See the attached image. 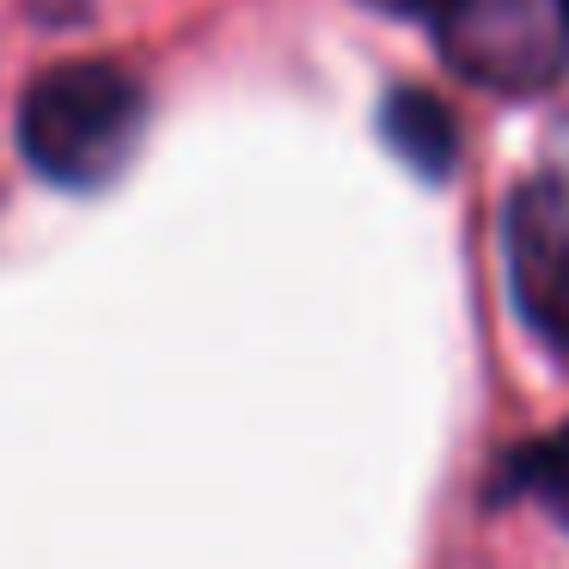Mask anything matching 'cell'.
<instances>
[{"label":"cell","instance_id":"5","mask_svg":"<svg viewBox=\"0 0 569 569\" xmlns=\"http://www.w3.org/2000/svg\"><path fill=\"white\" fill-rule=\"evenodd\" d=\"M508 490L532 496L557 527L569 532V429L545 435V441H527L515 459H508Z\"/></svg>","mask_w":569,"mask_h":569},{"label":"cell","instance_id":"4","mask_svg":"<svg viewBox=\"0 0 569 569\" xmlns=\"http://www.w3.org/2000/svg\"><path fill=\"white\" fill-rule=\"evenodd\" d=\"M380 129L392 141V153L405 166H417L422 178H447L453 172V153H459V123L441 99H429L422 87H398L386 92V111Z\"/></svg>","mask_w":569,"mask_h":569},{"label":"cell","instance_id":"3","mask_svg":"<svg viewBox=\"0 0 569 569\" xmlns=\"http://www.w3.org/2000/svg\"><path fill=\"white\" fill-rule=\"evenodd\" d=\"M515 307L551 349H569V178L545 172L515 190L502 214Z\"/></svg>","mask_w":569,"mask_h":569},{"label":"cell","instance_id":"6","mask_svg":"<svg viewBox=\"0 0 569 569\" xmlns=\"http://www.w3.org/2000/svg\"><path fill=\"white\" fill-rule=\"evenodd\" d=\"M38 7H43V13H74L80 0H38Z\"/></svg>","mask_w":569,"mask_h":569},{"label":"cell","instance_id":"1","mask_svg":"<svg viewBox=\"0 0 569 569\" xmlns=\"http://www.w3.org/2000/svg\"><path fill=\"white\" fill-rule=\"evenodd\" d=\"M148 92L117 62L43 68L19 99V148L31 172L62 190H99L136 160Z\"/></svg>","mask_w":569,"mask_h":569},{"label":"cell","instance_id":"7","mask_svg":"<svg viewBox=\"0 0 569 569\" xmlns=\"http://www.w3.org/2000/svg\"><path fill=\"white\" fill-rule=\"evenodd\" d=\"M380 7H410V0H380Z\"/></svg>","mask_w":569,"mask_h":569},{"label":"cell","instance_id":"2","mask_svg":"<svg viewBox=\"0 0 569 569\" xmlns=\"http://www.w3.org/2000/svg\"><path fill=\"white\" fill-rule=\"evenodd\" d=\"M447 68L490 92H545L569 74V0H441Z\"/></svg>","mask_w":569,"mask_h":569}]
</instances>
